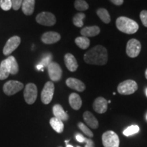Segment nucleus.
<instances>
[{
	"instance_id": "f257e3e1",
	"label": "nucleus",
	"mask_w": 147,
	"mask_h": 147,
	"mask_svg": "<svg viewBox=\"0 0 147 147\" xmlns=\"http://www.w3.org/2000/svg\"><path fill=\"white\" fill-rule=\"evenodd\" d=\"M108 59L107 49L102 45H97L87 51L84 55L86 63L91 65H104Z\"/></svg>"
},
{
	"instance_id": "f03ea898",
	"label": "nucleus",
	"mask_w": 147,
	"mask_h": 147,
	"mask_svg": "<svg viewBox=\"0 0 147 147\" xmlns=\"http://www.w3.org/2000/svg\"><path fill=\"white\" fill-rule=\"evenodd\" d=\"M116 26L120 32L126 34H135L139 29V25L136 22L126 16H120L117 18Z\"/></svg>"
},
{
	"instance_id": "7ed1b4c3",
	"label": "nucleus",
	"mask_w": 147,
	"mask_h": 147,
	"mask_svg": "<svg viewBox=\"0 0 147 147\" xmlns=\"http://www.w3.org/2000/svg\"><path fill=\"white\" fill-rule=\"evenodd\" d=\"M138 84L133 80H126L121 82L117 87V91L121 95L133 94L138 90Z\"/></svg>"
},
{
	"instance_id": "20e7f679",
	"label": "nucleus",
	"mask_w": 147,
	"mask_h": 147,
	"mask_svg": "<svg viewBox=\"0 0 147 147\" xmlns=\"http://www.w3.org/2000/svg\"><path fill=\"white\" fill-rule=\"evenodd\" d=\"M102 143L104 147H119L120 140L117 134L113 131H107L102 135Z\"/></svg>"
},
{
	"instance_id": "39448f33",
	"label": "nucleus",
	"mask_w": 147,
	"mask_h": 147,
	"mask_svg": "<svg viewBox=\"0 0 147 147\" xmlns=\"http://www.w3.org/2000/svg\"><path fill=\"white\" fill-rule=\"evenodd\" d=\"M38 96V89L34 83H29L25 86L24 90V98L28 104H33L36 102Z\"/></svg>"
},
{
	"instance_id": "423d86ee",
	"label": "nucleus",
	"mask_w": 147,
	"mask_h": 147,
	"mask_svg": "<svg viewBox=\"0 0 147 147\" xmlns=\"http://www.w3.org/2000/svg\"><path fill=\"white\" fill-rule=\"evenodd\" d=\"M55 91V85L53 82L49 81L45 84L42 91L41 100L44 104H49L53 100Z\"/></svg>"
},
{
	"instance_id": "0eeeda50",
	"label": "nucleus",
	"mask_w": 147,
	"mask_h": 147,
	"mask_svg": "<svg viewBox=\"0 0 147 147\" xmlns=\"http://www.w3.org/2000/svg\"><path fill=\"white\" fill-rule=\"evenodd\" d=\"M23 84L16 80H9L3 85V90L5 95H12L16 94L23 89Z\"/></svg>"
},
{
	"instance_id": "6e6552de",
	"label": "nucleus",
	"mask_w": 147,
	"mask_h": 147,
	"mask_svg": "<svg viewBox=\"0 0 147 147\" xmlns=\"http://www.w3.org/2000/svg\"><path fill=\"white\" fill-rule=\"evenodd\" d=\"M141 51V44L136 39L129 40L127 43L126 53L129 57L135 58L138 57Z\"/></svg>"
},
{
	"instance_id": "1a4fd4ad",
	"label": "nucleus",
	"mask_w": 147,
	"mask_h": 147,
	"mask_svg": "<svg viewBox=\"0 0 147 147\" xmlns=\"http://www.w3.org/2000/svg\"><path fill=\"white\" fill-rule=\"evenodd\" d=\"M36 20L37 23L45 26H53L56 23V18L51 12H43L37 15Z\"/></svg>"
},
{
	"instance_id": "9d476101",
	"label": "nucleus",
	"mask_w": 147,
	"mask_h": 147,
	"mask_svg": "<svg viewBox=\"0 0 147 147\" xmlns=\"http://www.w3.org/2000/svg\"><path fill=\"white\" fill-rule=\"evenodd\" d=\"M48 72H49V78L52 81L57 82L61 78L62 69L60 65L56 62H51L48 65Z\"/></svg>"
},
{
	"instance_id": "9b49d317",
	"label": "nucleus",
	"mask_w": 147,
	"mask_h": 147,
	"mask_svg": "<svg viewBox=\"0 0 147 147\" xmlns=\"http://www.w3.org/2000/svg\"><path fill=\"white\" fill-rule=\"evenodd\" d=\"M21 38L18 36H12L8 40L3 48V53L4 55H10L11 53L17 49L21 44Z\"/></svg>"
},
{
	"instance_id": "f8f14e48",
	"label": "nucleus",
	"mask_w": 147,
	"mask_h": 147,
	"mask_svg": "<svg viewBox=\"0 0 147 147\" xmlns=\"http://www.w3.org/2000/svg\"><path fill=\"white\" fill-rule=\"evenodd\" d=\"M93 108L97 113H105L108 109V101L104 97H98L93 102Z\"/></svg>"
},
{
	"instance_id": "ddd939ff",
	"label": "nucleus",
	"mask_w": 147,
	"mask_h": 147,
	"mask_svg": "<svg viewBox=\"0 0 147 147\" xmlns=\"http://www.w3.org/2000/svg\"><path fill=\"white\" fill-rule=\"evenodd\" d=\"M42 41L47 45L55 44L61 40L60 34L57 32H46L42 36Z\"/></svg>"
},
{
	"instance_id": "4468645a",
	"label": "nucleus",
	"mask_w": 147,
	"mask_h": 147,
	"mask_svg": "<svg viewBox=\"0 0 147 147\" xmlns=\"http://www.w3.org/2000/svg\"><path fill=\"white\" fill-rule=\"evenodd\" d=\"M65 83L68 87L77 91L82 92L85 90V84L81 80L74 78H69L66 80Z\"/></svg>"
},
{
	"instance_id": "2eb2a0df",
	"label": "nucleus",
	"mask_w": 147,
	"mask_h": 147,
	"mask_svg": "<svg viewBox=\"0 0 147 147\" xmlns=\"http://www.w3.org/2000/svg\"><path fill=\"white\" fill-rule=\"evenodd\" d=\"M64 61H65L66 67L68 69L69 71L73 72V71H75L78 69V62H77L75 57L71 53L65 54V57H64Z\"/></svg>"
},
{
	"instance_id": "dca6fc26",
	"label": "nucleus",
	"mask_w": 147,
	"mask_h": 147,
	"mask_svg": "<svg viewBox=\"0 0 147 147\" xmlns=\"http://www.w3.org/2000/svg\"><path fill=\"white\" fill-rule=\"evenodd\" d=\"M53 113L55 117L62 121H67L69 117L67 112L64 111L63 107L60 104H55L53 108Z\"/></svg>"
},
{
	"instance_id": "f3484780",
	"label": "nucleus",
	"mask_w": 147,
	"mask_h": 147,
	"mask_svg": "<svg viewBox=\"0 0 147 147\" xmlns=\"http://www.w3.org/2000/svg\"><path fill=\"white\" fill-rule=\"evenodd\" d=\"M83 119L88 126L92 129H97L99 126V123L97 119L91 112L86 111L83 114Z\"/></svg>"
},
{
	"instance_id": "a211bd4d",
	"label": "nucleus",
	"mask_w": 147,
	"mask_h": 147,
	"mask_svg": "<svg viewBox=\"0 0 147 147\" xmlns=\"http://www.w3.org/2000/svg\"><path fill=\"white\" fill-rule=\"evenodd\" d=\"M69 105L74 110H78L82 106V100L80 95L76 93H72L69 96Z\"/></svg>"
},
{
	"instance_id": "6ab92c4d",
	"label": "nucleus",
	"mask_w": 147,
	"mask_h": 147,
	"mask_svg": "<svg viewBox=\"0 0 147 147\" xmlns=\"http://www.w3.org/2000/svg\"><path fill=\"white\" fill-rule=\"evenodd\" d=\"M100 33V27L97 26H91V27H85L80 31V34L82 36L87 37H94L96 36Z\"/></svg>"
},
{
	"instance_id": "aec40b11",
	"label": "nucleus",
	"mask_w": 147,
	"mask_h": 147,
	"mask_svg": "<svg viewBox=\"0 0 147 147\" xmlns=\"http://www.w3.org/2000/svg\"><path fill=\"white\" fill-rule=\"evenodd\" d=\"M21 6L22 10L25 15H32L35 8V0H23Z\"/></svg>"
},
{
	"instance_id": "412c9836",
	"label": "nucleus",
	"mask_w": 147,
	"mask_h": 147,
	"mask_svg": "<svg viewBox=\"0 0 147 147\" xmlns=\"http://www.w3.org/2000/svg\"><path fill=\"white\" fill-rule=\"evenodd\" d=\"M5 60L10 71V74L13 75L16 74L18 71V65L16 59L13 56H10Z\"/></svg>"
},
{
	"instance_id": "4be33fe9",
	"label": "nucleus",
	"mask_w": 147,
	"mask_h": 147,
	"mask_svg": "<svg viewBox=\"0 0 147 147\" xmlns=\"http://www.w3.org/2000/svg\"><path fill=\"white\" fill-rule=\"evenodd\" d=\"M50 124L53 129L59 134L62 133L63 131L64 125L63 121L58 119L56 117H53L50 120Z\"/></svg>"
},
{
	"instance_id": "5701e85b",
	"label": "nucleus",
	"mask_w": 147,
	"mask_h": 147,
	"mask_svg": "<svg viewBox=\"0 0 147 147\" xmlns=\"http://www.w3.org/2000/svg\"><path fill=\"white\" fill-rule=\"evenodd\" d=\"M75 43L78 47L81 49H87L90 45V40L89 38L84 36L78 37L75 39Z\"/></svg>"
},
{
	"instance_id": "b1692460",
	"label": "nucleus",
	"mask_w": 147,
	"mask_h": 147,
	"mask_svg": "<svg viewBox=\"0 0 147 147\" xmlns=\"http://www.w3.org/2000/svg\"><path fill=\"white\" fill-rule=\"evenodd\" d=\"M97 14L104 23L108 24L110 22V16L108 11L105 8H99L97 10Z\"/></svg>"
},
{
	"instance_id": "393cba45",
	"label": "nucleus",
	"mask_w": 147,
	"mask_h": 147,
	"mask_svg": "<svg viewBox=\"0 0 147 147\" xmlns=\"http://www.w3.org/2000/svg\"><path fill=\"white\" fill-rule=\"evenodd\" d=\"M10 74V71H9L8 66H7L6 61H5V60H3L0 64V80H5L8 78Z\"/></svg>"
},
{
	"instance_id": "a878e982",
	"label": "nucleus",
	"mask_w": 147,
	"mask_h": 147,
	"mask_svg": "<svg viewBox=\"0 0 147 147\" xmlns=\"http://www.w3.org/2000/svg\"><path fill=\"white\" fill-rule=\"evenodd\" d=\"M85 18V14L84 13H77L73 17V24L77 27H82L83 26V20Z\"/></svg>"
},
{
	"instance_id": "bb28decb",
	"label": "nucleus",
	"mask_w": 147,
	"mask_h": 147,
	"mask_svg": "<svg viewBox=\"0 0 147 147\" xmlns=\"http://www.w3.org/2000/svg\"><path fill=\"white\" fill-rule=\"evenodd\" d=\"M139 131V127L136 125H131L128 127H127L124 130L123 132V135L125 136H129L138 133Z\"/></svg>"
},
{
	"instance_id": "cd10ccee",
	"label": "nucleus",
	"mask_w": 147,
	"mask_h": 147,
	"mask_svg": "<svg viewBox=\"0 0 147 147\" xmlns=\"http://www.w3.org/2000/svg\"><path fill=\"white\" fill-rule=\"evenodd\" d=\"M74 7L78 11H84L89 9V4L84 0H76L74 2Z\"/></svg>"
},
{
	"instance_id": "c85d7f7f",
	"label": "nucleus",
	"mask_w": 147,
	"mask_h": 147,
	"mask_svg": "<svg viewBox=\"0 0 147 147\" xmlns=\"http://www.w3.org/2000/svg\"><path fill=\"white\" fill-rule=\"evenodd\" d=\"M78 128L80 129L82 132H83V134H85L86 136H89V138L93 137V132H92L91 130L89 129V127H88L86 125H84L83 123L79 122L78 123Z\"/></svg>"
},
{
	"instance_id": "c756f323",
	"label": "nucleus",
	"mask_w": 147,
	"mask_h": 147,
	"mask_svg": "<svg viewBox=\"0 0 147 147\" xmlns=\"http://www.w3.org/2000/svg\"><path fill=\"white\" fill-rule=\"evenodd\" d=\"M0 7L3 10L8 11L12 8L11 0H0Z\"/></svg>"
},
{
	"instance_id": "7c9ffc66",
	"label": "nucleus",
	"mask_w": 147,
	"mask_h": 147,
	"mask_svg": "<svg viewBox=\"0 0 147 147\" xmlns=\"http://www.w3.org/2000/svg\"><path fill=\"white\" fill-rule=\"evenodd\" d=\"M51 60H52V55L50 54L47 55L45 58L42 59L40 64H41L43 67H46V66H47L48 67V65L51 63Z\"/></svg>"
},
{
	"instance_id": "2f4dec72",
	"label": "nucleus",
	"mask_w": 147,
	"mask_h": 147,
	"mask_svg": "<svg viewBox=\"0 0 147 147\" xmlns=\"http://www.w3.org/2000/svg\"><path fill=\"white\" fill-rule=\"evenodd\" d=\"M140 17L143 25L147 27V10H142L140 14Z\"/></svg>"
},
{
	"instance_id": "473e14b6",
	"label": "nucleus",
	"mask_w": 147,
	"mask_h": 147,
	"mask_svg": "<svg viewBox=\"0 0 147 147\" xmlns=\"http://www.w3.org/2000/svg\"><path fill=\"white\" fill-rule=\"evenodd\" d=\"M23 1V0H11L12 4V8H13L14 10H19L20 8L21 7Z\"/></svg>"
},
{
	"instance_id": "72a5a7b5",
	"label": "nucleus",
	"mask_w": 147,
	"mask_h": 147,
	"mask_svg": "<svg viewBox=\"0 0 147 147\" xmlns=\"http://www.w3.org/2000/svg\"><path fill=\"white\" fill-rule=\"evenodd\" d=\"M84 142H85V146L84 147H94V142L91 139L86 138L84 140Z\"/></svg>"
},
{
	"instance_id": "f704fd0d",
	"label": "nucleus",
	"mask_w": 147,
	"mask_h": 147,
	"mask_svg": "<svg viewBox=\"0 0 147 147\" xmlns=\"http://www.w3.org/2000/svg\"><path fill=\"white\" fill-rule=\"evenodd\" d=\"M76 139L78 142L83 143V142H84V140H85V138H84L81 134L78 133V134H76Z\"/></svg>"
},
{
	"instance_id": "c9c22d12",
	"label": "nucleus",
	"mask_w": 147,
	"mask_h": 147,
	"mask_svg": "<svg viewBox=\"0 0 147 147\" xmlns=\"http://www.w3.org/2000/svg\"><path fill=\"white\" fill-rule=\"evenodd\" d=\"M110 1L116 5H121L123 3L124 0H110Z\"/></svg>"
},
{
	"instance_id": "e433bc0d",
	"label": "nucleus",
	"mask_w": 147,
	"mask_h": 147,
	"mask_svg": "<svg viewBox=\"0 0 147 147\" xmlns=\"http://www.w3.org/2000/svg\"><path fill=\"white\" fill-rule=\"evenodd\" d=\"M43 67H44L43 66H42V65H41V64H40V63L38 64V65L36 66V68L38 69V70H40V69H41L42 71H43V69H42V68H43Z\"/></svg>"
},
{
	"instance_id": "4c0bfd02",
	"label": "nucleus",
	"mask_w": 147,
	"mask_h": 147,
	"mask_svg": "<svg viewBox=\"0 0 147 147\" xmlns=\"http://www.w3.org/2000/svg\"><path fill=\"white\" fill-rule=\"evenodd\" d=\"M66 147H74L73 146H71V145H70V144H67V145H66Z\"/></svg>"
},
{
	"instance_id": "58836bf2",
	"label": "nucleus",
	"mask_w": 147,
	"mask_h": 147,
	"mask_svg": "<svg viewBox=\"0 0 147 147\" xmlns=\"http://www.w3.org/2000/svg\"><path fill=\"white\" fill-rule=\"evenodd\" d=\"M145 77H146V78L147 79V69H146V71H145Z\"/></svg>"
},
{
	"instance_id": "ea45409f",
	"label": "nucleus",
	"mask_w": 147,
	"mask_h": 147,
	"mask_svg": "<svg viewBox=\"0 0 147 147\" xmlns=\"http://www.w3.org/2000/svg\"><path fill=\"white\" fill-rule=\"evenodd\" d=\"M65 142L66 143V144H68V142H69V140H65Z\"/></svg>"
},
{
	"instance_id": "a19ab883",
	"label": "nucleus",
	"mask_w": 147,
	"mask_h": 147,
	"mask_svg": "<svg viewBox=\"0 0 147 147\" xmlns=\"http://www.w3.org/2000/svg\"><path fill=\"white\" fill-rule=\"evenodd\" d=\"M145 93H146V96H147V88L146 89V90H145Z\"/></svg>"
},
{
	"instance_id": "79ce46f5",
	"label": "nucleus",
	"mask_w": 147,
	"mask_h": 147,
	"mask_svg": "<svg viewBox=\"0 0 147 147\" xmlns=\"http://www.w3.org/2000/svg\"><path fill=\"white\" fill-rule=\"evenodd\" d=\"M110 103H111V101H110V100L108 101V104H110Z\"/></svg>"
},
{
	"instance_id": "37998d69",
	"label": "nucleus",
	"mask_w": 147,
	"mask_h": 147,
	"mask_svg": "<svg viewBox=\"0 0 147 147\" xmlns=\"http://www.w3.org/2000/svg\"><path fill=\"white\" fill-rule=\"evenodd\" d=\"M76 147H81V146H77Z\"/></svg>"
},
{
	"instance_id": "c03bdc74",
	"label": "nucleus",
	"mask_w": 147,
	"mask_h": 147,
	"mask_svg": "<svg viewBox=\"0 0 147 147\" xmlns=\"http://www.w3.org/2000/svg\"><path fill=\"white\" fill-rule=\"evenodd\" d=\"M146 119H147V115H146Z\"/></svg>"
}]
</instances>
